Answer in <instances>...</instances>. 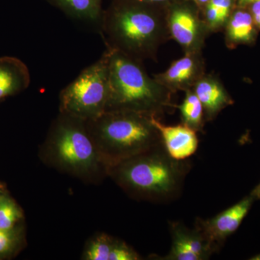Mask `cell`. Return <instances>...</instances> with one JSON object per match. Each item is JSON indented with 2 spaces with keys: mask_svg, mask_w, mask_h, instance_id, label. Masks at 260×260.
I'll return each instance as SVG.
<instances>
[{
  "mask_svg": "<svg viewBox=\"0 0 260 260\" xmlns=\"http://www.w3.org/2000/svg\"><path fill=\"white\" fill-rule=\"evenodd\" d=\"M168 5L140 0H112L103 12L99 30L107 47L140 61H157L159 49L172 40Z\"/></svg>",
  "mask_w": 260,
  "mask_h": 260,
  "instance_id": "cell-1",
  "label": "cell"
},
{
  "mask_svg": "<svg viewBox=\"0 0 260 260\" xmlns=\"http://www.w3.org/2000/svg\"><path fill=\"white\" fill-rule=\"evenodd\" d=\"M191 169L189 160H177L164 145L108 168L107 174L133 198L167 203L180 195Z\"/></svg>",
  "mask_w": 260,
  "mask_h": 260,
  "instance_id": "cell-2",
  "label": "cell"
},
{
  "mask_svg": "<svg viewBox=\"0 0 260 260\" xmlns=\"http://www.w3.org/2000/svg\"><path fill=\"white\" fill-rule=\"evenodd\" d=\"M107 47L109 93L107 111H132L161 119L168 109H175L174 94L147 73L143 61Z\"/></svg>",
  "mask_w": 260,
  "mask_h": 260,
  "instance_id": "cell-3",
  "label": "cell"
},
{
  "mask_svg": "<svg viewBox=\"0 0 260 260\" xmlns=\"http://www.w3.org/2000/svg\"><path fill=\"white\" fill-rule=\"evenodd\" d=\"M87 124L107 169L162 144L152 116L141 113L108 111Z\"/></svg>",
  "mask_w": 260,
  "mask_h": 260,
  "instance_id": "cell-4",
  "label": "cell"
},
{
  "mask_svg": "<svg viewBox=\"0 0 260 260\" xmlns=\"http://www.w3.org/2000/svg\"><path fill=\"white\" fill-rule=\"evenodd\" d=\"M48 156L61 170L77 177H92L107 168L94 143L87 121L59 113L47 140Z\"/></svg>",
  "mask_w": 260,
  "mask_h": 260,
  "instance_id": "cell-5",
  "label": "cell"
},
{
  "mask_svg": "<svg viewBox=\"0 0 260 260\" xmlns=\"http://www.w3.org/2000/svg\"><path fill=\"white\" fill-rule=\"evenodd\" d=\"M110 93L107 51L85 68L59 93V113L84 121L96 119L107 111Z\"/></svg>",
  "mask_w": 260,
  "mask_h": 260,
  "instance_id": "cell-6",
  "label": "cell"
},
{
  "mask_svg": "<svg viewBox=\"0 0 260 260\" xmlns=\"http://www.w3.org/2000/svg\"><path fill=\"white\" fill-rule=\"evenodd\" d=\"M168 25L172 39L180 45L184 54L202 52L211 35L201 10L191 0H178L168 5Z\"/></svg>",
  "mask_w": 260,
  "mask_h": 260,
  "instance_id": "cell-7",
  "label": "cell"
},
{
  "mask_svg": "<svg viewBox=\"0 0 260 260\" xmlns=\"http://www.w3.org/2000/svg\"><path fill=\"white\" fill-rule=\"evenodd\" d=\"M254 201L250 194L247 195L213 218H197L194 227L199 229L218 252L228 238L237 232Z\"/></svg>",
  "mask_w": 260,
  "mask_h": 260,
  "instance_id": "cell-8",
  "label": "cell"
},
{
  "mask_svg": "<svg viewBox=\"0 0 260 260\" xmlns=\"http://www.w3.org/2000/svg\"><path fill=\"white\" fill-rule=\"evenodd\" d=\"M172 247L167 255L155 256L160 260H206L218 252L196 227L190 229L179 221L169 222Z\"/></svg>",
  "mask_w": 260,
  "mask_h": 260,
  "instance_id": "cell-9",
  "label": "cell"
},
{
  "mask_svg": "<svg viewBox=\"0 0 260 260\" xmlns=\"http://www.w3.org/2000/svg\"><path fill=\"white\" fill-rule=\"evenodd\" d=\"M206 73L205 61L202 52L187 53L173 61L164 73L154 75L158 83L173 94L191 90Z\"/></svg>",
  "mask_w": 260,
  "mask_h": 260,
  "instance_id": "cell-10",
  "label": "cell"
},
{
  "mask_svg": "<svg viewBox=\"0 0 260 260\" xmlns=\"http://www.w3.org/2000/svg\"><path fill=\"white\" fill-rule=\"evenodd\" d=\"M168 154L177 160H187L198 150L199 140L197 132L185 124L166 125L161 119L152 116Z\"/></svg>",
  "mask_w": 260,
  "mask_h": 260,
  "instance_id": "cell-11",
  "label": "cell"
},
{
  "mask_svg": "<svg viewBox=\"0 0 260 260\" xmlns=\"http://www.w3.org/2000/svg\"><path fill=\"white\" fill-rule=\"evenodd\" d=\"M203 109L206 122L216 119L220 112L234 104L220 78L214 73H205L192 88Z\"/></svg>",
  "mask_w": 260,
  "mask_h": 260,
  "instance_id": "cell-12",
  "label": "cell"
},
{
  "mask_svg": "<svg viewBox=\"0 0 260 260\" xmlns=\"http://www.w3.org/2000/svg\"><path fill=\"white\" fill-rule=\"evenodd\" d=\"M223 32L225 46L229 49H234L239 46L254 45L259 30L249 9L237 7L228 20Z\"/></svg>",
  "mask_w": 260,
  "mask_h": 260,
  "instance_id": "cell-13",
  "label": "cell"
},
{
  "mask_svg": "<svg viewBox=\"0 0 260 260\" xmlns=\"http://www.w3.org/2000/svg\"><path fill=\"white\" fill-rule=\"evenodd\" d=\"M30 82L29 70L23 61L10 56L0 59V100L25 90Z\"/></svg>",
  "mask_w": 260,
  "mask_h": 260,
  "instance_id": "cell-14",
  "label": "cell"
},
{
  "mask_svg": "<svg viewBox=\"0 0 260 260\" xmlns=\"http://www.w3.org/2000/svg\"><path fill=\"white\" fill-rule=\"evenodd\" d=\"M60 10L68 18L100 28L103 12L102 0H46Z\"/></svg>",
  "mask_w": 260,
  "mask_h": 260,
  "instance_id": "cell-15",
  "label": "cell"
},
{
  "mask_svg": "<svg viewBox=\"0 0 260 260\" xmlns=\"http://www.w3.org/2000/svg\"><path fill=\"white\" fill-rule=\"evenodd\" d=\"M237 7V0H210L201 13L210 34L223 31L228 20Z\"/></svg>",
  "mask_w": 260,
  "mask_h": 260,
  "instance_id": "cell-16",
  "label": "cell"
},
{
  "mask_svg": "<svg viewBox=\"0 0 260 260\" xmlns=\"http://www.w3.org/2000/svg\"><path fill=\"white\" fill-rule=\"evenodd\" d=\"M175 109L180 112L181 123L194 129L197 133H203L205 124L204 109L201 102L192 89L185 92V98Z\"/></svg>",
  "mask_w": 260,
  "mask_h": 260,
  "instance_id": "cell-17",
  "label": "cell"
},
{
  "mask_svg": "<svg viewBox=\"0 0 260 260\" xmlns=\"http://www.w3.org/2000/svg\"><path fill=\"white\" fill-rule=\"evenodd\" d=\"M23 218L22 210L14 200L5 193H0V229H11Z\"/></svg>",
  "mask_w": 260,
  "mask_h": 260,
  "instance_id": "cell-18",
  "label": "cell"
},
{
  "mask_svg": "<svg viewBox=\"0 0 260 260\" xmlns=\"http://www.w3.org/2000/svg\"><path fill=\"white\" fill-rule=\"evenodd\" d=\"M114 239L100 234L90 241L85 252L83 259L86 260H109Z\"/></svg>",
  "mask_w": 260,
  "mask_h": 260,
  "instance_id": "cell-19",
  "label": "cell"
},
{
  "mask_svg": "<svg viewBox=\"0 0 260 260\" xmlns=\"http://www.w3.org/2000/svg\"><path fill=\"white\" fill-rule=\"evenodd\" d=\"M21 229H0V257L11 255L21 245Z\"/></svg>",
  "mask_w": 260,
  "mask_h": 260,
  "instance_id": "cell-20",
  "label": "cell"
},
{
  "mask_svg": "<svg viewBox=\"0 0 260 260\" xmlns=\"http://www.w3.org/2000/svg\"><path fill=\"white\" fill-rule=\"evenodd\" d=\"M140 256L131 246L122 241L114 239L109 260H138Z\"/></svg>",
  "mask_w": 260,
  "mask_h": 260,
  "instance_id": "cell-21",
  "label": "cell"
},
{
  "mask_svg": "<svg viewBox=\"0 0 260 260\" xmlns=\"http://www.w3.org/2000/svg\"><path fill=\"white\" fill-rule=\"evenodd\" d=\"M250 12L254 23L260 31V1L255 2L247 7Z\"/></svg>",
  "mask_w": 260,
  "mask_h": 260,
  "instance_id": "cell-22",
  "label": "cell"
},
{
  "mask_svg": "<svg viewBox=\"0 0 260 260\" xmlns=\"http://www.w3.org/2000/svg\"><path fill=\"white\" fill-rule=\"evenodd\" d=\"M145 3H154V4L169 5L178 1V0H140Z\"/></svg>",
  "mask_w": 260,
  "mask_h": 260,
  "instance_id": "cell-23",
  "label": "cell"
},
{
  "mask_svg": "<svg viewBox=\"0 0 260 260\" xmlns=\"http://www.w3.org/2000/svg\"><path fill=\"white\" fill-rule=\"evenodd\" d=\"M260 0H237V7L241 8H247L249 5Z\"/></svg>",
  "mask_w": 260,
  "mask_h": 260,
  "instance_id": "cell-24",
  "label": "cell"
},
{
  "mask_svg": "<svg viewBox=\"0 0 260 260\" xmlns=\"http://www.w3.org/2000/svg\"><path fill=\"white\" fill-rule=\"evenodd\" d=\"M251 197L255 200H260V182L252 189L250 194Z\"/></svg>",
  "mask_w": 260,
  "mask_h": 260,
  "instance_id": "cell-25",
  "label": "cell"
},
{
  "mask_svg": "<svg viewBox=\"0 0 260 260\" xmlns=\"http://www.w3.org/2000/svg\"><path fill=\"white\" fill-rule=\"evenodd\" d=\"M191 1H192L202 11V10L208 4L210 0H191Z\"/></svg>",
  "mask_w": 260,
  "mask_h": 260,
  "instance_id": "cell-26",
  "label": "cell"
},
{
  "mask_svg": "<svg viewBox=\"0 0 260 260\" xmlns=\"http://www.w3.org/2000/svg\"><path fill=\"white\" fill-rule=\"evenodd\" d=\"M250 259L252 260H260V254H256V255L252 256Z\"/></svg>",
  "mask_w": 260,
  "mask_h": 260,
  "instance_id": "cell-27",
  "label": "cell"
},
{
  "mask_svg": "<svg viewBox=\"0 0 260 260\" xmlns=\"http://www.w3.org/2000/svg\"><path fill=\"white\" fill-rule=\"evenodd\" d=\"M3 191H5L4 188L0 184V193L3 192Z\"/></svg>",
  "mask_w": 260,
  "mask_h": 260,
  "instance_id": "cell-28",
  "label": "cell"
}]
</instances>
